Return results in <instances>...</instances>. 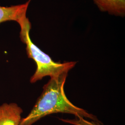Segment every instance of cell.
Instances as JSON below:
<instances>
[{"label":"cell","mask_w":125,"mask_h":125,"mask_svg":"<svg viewBox=\"0 0 125 125\" xmlns=\"http://www.w3.org/2000/svg\"><path fill=\"white\" fill-rule=\"evenodd\" d=\"M68 73L51 77L44 85L42 94L31 111L26 117L22 118L19 125H32L45 116L59 113L72 114L75 116L79 115L100 122L95 115L76 107L67 98L64 85Z\"/></svg>","instance_id":"obj_1"},{"label":"cell","mask_w":125,"mask_h":125,"mask_svg":"<svg viewBox=\"0 0 125 125\" xmlns=\"http://www.w3.org/2000/svg\"><path fill=\"white\" fill-rule=\"evenodd\" d=\"M31 29L20 31L21 41L26 45V52L28 57L33 59L37 65L36 71L30 78V83H33L41 80L43 77L57 76L65 72H68L76 65V62L60 63L54 62L50 57L35 45L31 41L30 31Z\"/></svg>","instance_id":"obj_2"},{"label":"cell","mask_w":125,"mask_h":125,"mask_svg":"<svg viewBox=\"0 0 125 125\" xmlns=\"http://www.w3.org/2000/svg\"><path fill=\"white\" fill-rule=\"evenodd\" d=\"M31 0L21 4L10 7L0 6V24L8 21H15L18 23L21 29L31 26L27 17V10Z\"/></svg>","instance_id":"obj_3"},{"label":"cell","mask_w":125,"mask_h":125,"mask_svg":"<svg viewBox=\"0 0 125 125\" xmlns=\"http://www.w3.org/2000/svg\"><path fill=\"white\" fill-rule=\"evenodd\" d=\"M22 109L16 103L0 105V125H19L22 119Z\"/></svg>","instance_id":"obj_4"},{"label":"cell","mask_w":125,"mask_h":125,"mask_svg":"<svg viewBox=\"0 0 125 125\" xmlns=\"http://www.w3.org/2000/svg\"><path fill=\"white\" fill-rule=\"evenodd\" d=\"M100 11L115 16H125V0H92Z\"/></svg>","instance_id":"obj_5"},{"label":"cell","mask_w":125,"mask_h":125,"mask_svg":"<svg viewBox=\"0 0 125 125\" xmlns=\"http://www.w3.org/2000/svg\"><path fill=\"white\" fill-rule=\"evenodd\" d=\"M60 120L64 123L73 125H102L99 122L86 120L84 117L79 115L75 116V118L74 119H60Z\"/></svg>","instance_id":"obj_6"}]
</instances>
